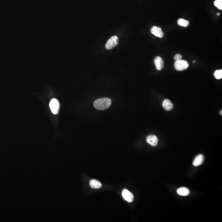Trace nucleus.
Instances as JSON below:
<instances>
[{"mask_svg": "<svg viewBox=\"0 0 222 222\" xmlns=\"http://www.w3.org/2000/svg\"><path fill=\"white\" fill-rule=\"evenodd\" d=\"M179 26L183 27H187L189 25V22L188 20H184L183 19H180L178 20L177 22Z\"/></svg>", "mask_w": 222, "mask_h": 222, "instance_id": "nucleus-13", "label": "nucleus"}, {"mask_svg": "<svg viewBox=\"0 0 222 222\" xmlns=\"http://www.w3.org/2000/svg\"><path fill=\"white\" fill-rule=\"evenodd\" d=\"M163 106L164 109L167 111L171 110L173 108V105L170 100L169 99H165L163 103Z\"/></svg>", "mask_w": 222, "mask_h": 222, "instance_id": "nucleus-10", "label": "nucleus"}, {"mask_svg": "<svg viewBox=\"0 0 222 222\" xmlns=\"http://www.w3.org/2000/svg\"><path fill=\"white\" fill-rule=\"evenodd\" d=\"M215 6L220 10L222 9V0H216L214 3Z\"/></svg>", "mask_w": 222, "mask_h": 222, "instance_id": "nucleus-15", "label": "nucleus"}, {"mask_svg": "<svg viewBox=\"0 0 222 222\" xmlns=\"http://www.w3.org/2000/svg\"><path fill=\"white\" fill-rule=\"evenodd\" d=\"M50 107L52 113L54 114L58 113L60 109V104L57 99H52L50 102Z\"/></svg>", "mask_w": 222, "mask_h": 222, "instance_id": "nucleus-4", "label": "nucleus"}, {"mask_svg": "<svg viewBox=\"0 0 222 222\" xmlns=\"http://www.w3.org/2000/svg\"><path fill=\"white\" fill-rule=\"evenodd\" d=\"M204 157L202 154H199L195 157L193 162V165L195 167L201 165L204 162Z\"/></svg>", "mask_w": 222, "mask_h": 222, "instance_id": "nucleus-9", "label": "nucleus"}, {"mask_svg": "<svg viewBox=\"0 0 222 222\" xmlns=\"http://www.w3.org/2000/svg\"><path fill=\"white\" fill-rule=\"evenodd\" d=\"M112 104L110 99L107 98H100L94 102V107L96 109L99 110H104L108 109Z\"/></svg>", "mask_w": 222, "mask_h": 222, "instance_id": "nucleus-1", "label": "nucleus"}, {"mask_svg": "<svg viewBox=\"0 0 222 222\" xmlns=\"http://www.w3.org/2000/svg\"><path fill=\"white\" fill-rule=\"evenodd\" d=\"M154 64L157 70H162L164 66V63L161 57L157 56L154 59Z\"/></svg>", "mask_w": 222, "mask_h": 222, "instance_id": "nucleus-7", "label": "nucleus"}, {"mask_svg": "<svg viewBox=\"0 0 222 222\" xmlns=\"http://www.w3.org/2000/svg\"><path fill=\"white\" fill-rule=\"evenodd\" d=\"M220 14L219 13H218V14H217V15H218V16H219V15H220Z\"/></svg>", "mask_w": 222, "mask_h": 222, "instance_id": "nucleus-19", "label": "nucleus"}, {"mask_svg": "<svg viewBox=\"0 0 222 222\" xmlns=\"http://www.w3.org/2000/svg\"><path fill=\"white\" fill-rule=\"evenodd\" d=\"M196 60H193V64H195V63H196Z\"/></svg>", "mask_w": 222, "mask_h": 222, "instance_id": "nucleus-17", "label": "nucleus"}, {"mask_svg": "<svg viewBox=\"0 0 222 222\" xmlns=\"http://www.w3.org/2000/svg\"><path fill=\"white\" fill-rule=\"evenodd\" d=\"M188 63L186 60H177L175 63V68L177 70L180 71L185 70L188 68Z\"/></svg>", "mask_w": 222, "mask_h": 222, "instance_id": "nucleus-2", "label": "nucleus"}, {"mask_svg": "<svg viewBox=\"0 0 222 222\" xmlns=\"http://www.w3.org/2000/svg\"><path fill=\"white\" fill-rule=\"evenodd\" d=\"M151 34L154 36L160 38H162L164 36V33L162 31V29L159 27L153 26L151 30Z\"/></svg>", "mask_w": 222, "mask_h": 222, "instance_id": "nucleus-6", "label": "nucleus"}, {"mask_svg": "<svg viewBox=\"0 0 222 222\" xmlns=\"http://www.w3.org/2000/svg\"><path fill=\"white\" fill-rule=\"evenodd\" d=\"M119 38L117 36H113L108 40L106 44L105 48L108 50H112L119 43Z\"/></svg>", "mask_w": 222, "mask_h": 222, "instance_id": "nucleus-3", "label": "nucleus"}, {"mask_svg": "<svg viewBox=\"0 0 222 222\" xmlns=\"http://www.w3.org/2000/svg\"><path fill=\"white\" fill-rule=\"evenodd\" d=\"M222 111H220V114H221V115H222Z\"/></svg>", "mask_w": 222, "mask_h": 222, "instance_id": "nucleus-18", "label": "nucleus"}, {"mask_svg": "<svg viewBox=\"0 0 222 222\" xmlns=\"http://www.w3.org/2000/svg\"><path fill=\"white\" fill-rule=\"evenodd\" d=\"M177 193L181 196H186L190 194V191L187 188L182 187L178 189L177 191Z\"/></svg>", "mask_w": 222, "mask_h": 222, "instance_id": "nucleus-11", "label": "nucleus"}, {"mask_svg": "<svg viewBox=\"0 0 222 222\" xmlns=\"http://www.w3.org/2000/svg\"><path fill=\"white\" fill-rule=\"evenodd\" d=\"M122 197L123 198L128 202H132L134 199V196L133 194L127 189H124L122 191Z\"/></svg>", "mask_w": 222, "mask_h": 222, "instance_id": "nucleus-5", "label": "nucleus"}, {"mask_svg": "<svg viewBox=\"0 0 222 222\" xmlns=\"http://www.w3.org/2000/svg\"><path fill=\"white\" fill-rule=\"evenodd\" d=\"M214 76L216 79L219 80L222 78V70H217L215 72Z\"/></svg>", "mask_w": 222, "mask_h": 222, "instance_id": "nucleus-14", "label": "nucleus"}, {"mask_svg": "<svg viewBox=\"0 0 222 222\" xmlns=\"http://www.w3.org/2000/svg\"><path fill=\"white\" fill-rule=\"evenodd\" d=\"M90 185L92 188L94 189H98L102 187V184L98 181L93 179L90 182Z\"/></svg>", "mask_w": 222, "mask_h": 222, "instance_id": "nucleus-12", "label": "nucleus"}, {"mask_svg": "<svg viewBox=\"0 0 222 222\" xmlns=\"http://www.w3.org/2000/svg\"><path fill=\"white\" fill-rule=\"evenodd\" d=\"M147 141L149 144L152 146H155L157 145L158 139L155 135H151L147 137Z\"/></svg>", "mask_w": 222, "mask_h": 222, "instance_id": "nucleus-8", "label": "nucleus"}, {"mask_svg": "<svg viewBox=\"0 0 222 222\" xmlns=\"http://www.w3.org/2000/svg\"><path fill=\"white\" fill-rule=\"evenodd\" d=\"M182 56L180 54H176L175 56V57H174V59H175V60H176V61L181 60L182 59Z\"/></svg>", "mask_w": 222, "mask_h": 222, "instance_id": "nucleus-16", "label": "nucleus"}]
</instances>
